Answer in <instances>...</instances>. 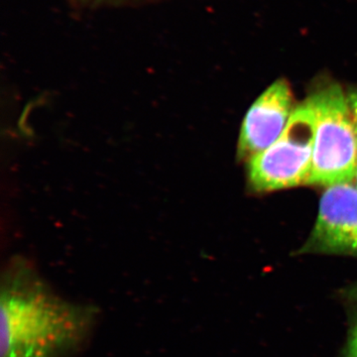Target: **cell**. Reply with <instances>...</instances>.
Segmentation results:
<instances>
[{"mask_svg":"<svg viewBox=\"0 0 357 357\" xmlns=\"http://www.w3.org/2000/svg\"><path fill=\"white\" fill-rule=\"evenodd\" d=\"M307 100L314 114V149L307 184L352 183L357 168V131L349 96L333 81L318 84Z\"/></svg>","mask_w":357,"mask_h":357,"instance_id":"obj_2","label":"cell"},{"mask_svg":"<svg viewBox=\"0 0 357 357\" xmlns=\"http://www.w3.org/2000/svg\"><path fill=\"white\" fill-rule=\"evenodd\" d=\"M354 182L356 183V187L357 188V168H356V176H354ZM352 182V183H354Z\"/></svg>","mask_w":357,"mask_h":357,"instance_id":"obj_9","label":"cell"},{"mask_svg":"<svg viewBox=\"0 0 357 357\" xmlns=\"http://www.w3.org/2000/svg\"><path fill=\"white\" fill-rule=\"evenodd\" d=\"M297 105L285 79L274 82L253 102L244 117L237 156L250 159L274 144L287 128Z\"/></svg>","mask_w":357,"mask_h":357,"instance_id":"obj_5","label":"cell"},{"mask_svg":"<svg viewBox=\"0 0 357 357\" xmlns=\"http://www.w3.org/2000/svg\"><path fill=\"white\" fill-rule=\"evenodd\" d=\"M0 286V357H73L88 344L98 310L56 294L29 260L11 258Z\"/></svg>","mask_w":357,"mask_h":357,"instance_id":"obj_1","label":"cell"},{"mask_svg":"<svg viewBox=\"0 0 357 357\" xmlns=\"http://www.w3.org/2000/svg\"><path fill=\"white\" fill-rule=\"evenodd\" d=\"M337 296L345 303H357V282L340 289Z\"/></svg>","mask_w":357,"mask_h":357,"instance_id":"obj_7","label":"cell"},{"mask_svg":"<svg viewBox=\"0 0 357 357\" xmlns=\"http://www.w3.org/2000/svg\"><path fill=\"white\" fill-rule=\"evenodd\" d=\"M314 114L309 100L297 105L278 140L248 160V180L258 192L307 184L311 172Z\"/></svg>","mask_w":357,"mask_h":357,"instance_id":"obj_3","label":"cell"},{"mask_svg":"<svg viewBox=\"0 0 357 357\" xmlns=\"http://www.w3.org/2000/svg\"><path fill=\"white\" fill-rule=\"evenodd\" d=\"M345 312L347 338L337 357H357V303H345Z\"/></svg>","mask_w":357,"mask_h":357,"instance_id":"obj_6","label":"cell"},{"mask_svg":"<svg viewBox=\"0 0 357 357\" xmlns=\"http://www.w3.org/2000/svg\"><path fill=\"white\" fill-rule=\"evenodd\" d=\"M297 255L357 257V188L351 183L326 187L318 218Z\"/></svg>","mask_w":357,"mask_h":357,"instance_id":"obj_4","label":"cell"},{"mask_svg":"<svg viewBox=\"0 0 357 357\" xmlns=\"http://www.w3.org/2000/svg\"><path fill=\"white\" fill-rule=\"evenodd\" d=\"M349 96V105H351L352 117H354V124L357 131V89L352 91L351 93H347Z\"/></svg>","mask_w":357,"mask_h":357,"instance_id":"obj_8","label":"cell"}]
</instances>
